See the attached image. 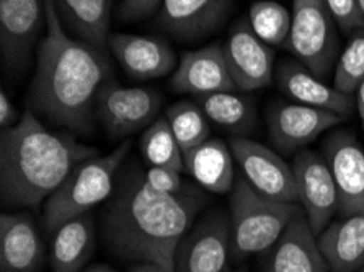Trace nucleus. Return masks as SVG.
Segmentation results:
<instances>
[{"label": "nucleus", "instance_id": "nucleus-4", "mask_svg": "<svg viewBox=\"0 0 364 272\" xmlns=\"http://www.w3.org/2000/svg\"><path fill=\"white\" fill-rule=\"evenodd\" d=\"M129 148L131 142L123 141L108 155H97L82 162L59 190L46 199L43 227L49 235L65 222L85 215L97 204L108 201Z\"/></svg>", "mask_w": 364, "mask_h": 272}, {"label": "nucleus", "instance_id": "nucleus-3", "mask_svg": "<svg viewBox=\"0 0 364 272\" xmlns=\"http://www.w3.org/2000/svg\"><path fill=\"white\" fill-rule=\"evenodd\" d=\"M98 150L48 131L31 109L0 137V190L10 207H38Z\"/></svg>", "mask_w": 364, "mask_h": 272}, {"label": "nucleus", "instance_id": "nucleus-25", "mask_svg": "<svg viewBox=\"0 0 364 272\" xmlns=\"http://www.w3.org/2000/svg\"><path fill=\"white\" fill-rule=\"evenodd\" d=\"M198 104L213 124L242 137L257 124V109L250 98L235 92H219L198 97Z\"/></svg>", "mask_w": 364, "mask_h": 272}, {"label": "nucleus", "instance_id": "nucleus-6", "mask_svg": "<svg viewBox=\"0 0 364 272\" xmlns=\"http://www.w3.org/2000/svg\"><path fill=\"white\" fill-rule=\"evenodd\" d=\"M291 31L284 48L312 74L328 79L338 55L336 21L322 0H292Z\"/></svg>", "mask_w": 364, "mask_h": 272}, {"label": "nucleus", "instance_id": "nucleus-21", "mask_svg": "<svg viewBox=\"0 0 364 272\" xmlns=\"http://www.w3.org/2000/svg\"><path fill=\"white\" fill-rule=\"evenodd\" d=\"M330 272H356L364 264V210L332 222L317 236Z\"/></svg>", "mask_w": 364, "mask_h": 272}, {"label": "nucleus", "instance_id": "nucleus-22", "mask_svg": "<svg viewBox=\"0 0 364 272\" xmlns=\"http://www.w3.org/2000/svg\"><path fill=\"white\" fill-rule=\"evenodd\" d=\"M64 30L75 40L107 51L112 0H53Z\"/></svg>", "mask_w": 364, "mask_h": 272}, {"label": "nucleus", "instance_id": "nucleus-35", "mask_svg": "<svg viewBox=\"0 0 364 272\" xmlns=\"http://www.w3.org/2000/svg\"><path fill=\"white\" fill-rule=\"evenodd\" d=\"M355 103H356V108H358V113H360V118L364 124V82L361 83L360 87H358L356 90V98H355Z\"/></svg>", "mask_w": 364, "mask_h": 272}, {"label": "nucleus", "instance_id": "nucleus-12", "mask_svg": "<svg viewBox=\"0 0 364 272\" xmlns=\"http://www.w3.org/2000/svg\"><path fill=\"white\" fill-rule=\"evenodd\" d=\"M230 253V219L223 212L209 214L180 241L175 272H224Z\"/></svg>", "mask_w": 364, "mask_h": 272}, {"label": "nucleus", "instance_id": "nucleus-37", "mask_svg": "<svg viewBox=\"0 0 364 272\" xmlns=\"http://www.w3.org/2000/svg\"><path fill=\"white\" fill-rule=\"evenodd\" d=\"M356 4H358V9H360L361 15L364 16V0H356Z\"/></svg>", "mask_w": 364, "mask_h": 272}, {"label": "nucleus", "instance_id": "nucleus-39", "mask_svg": "<svg viewBox=\"0 0 364 272\" xmlns=\"http://www.w3.org/2000/svg\"><path fill=\"white\" fill-rule=\"evenodd\" d=\"M360 271H361V272H364V264H363V268H361V269H360Z\"/></svg>", "mask_w": 364, "mask_h": 272}, {"label": "nucleus", "instance_id": "nucleus-5", "mask_svg": "<svg viewBox=\"0 0 364 272\" xmlns=\"http://www.w3.org/2000/svg\"><path fill=\"white\" fill-rule=\"evenodd\" d=\"M229 202L235 258L267 251L283 235L289 222L302 212L299 202L274 201L263 196L248 185L245 178L235 180Z\"/></svg>", "mask_w": 364, "mask_h": 272}, {"label": "nucleus", "instance_id": "nucleus-33", "mask_svg": "<svg viewBox=\"0 0 364 272\" xmlns=\"http://www.w3.org/2000/svg\"><path fill=\"white\" fill-rule=\"evenodd\" d=\"M16 119H18V111L14 107V103L10 102L5 90H2L0 92V127H2V131L16 126Z\"/></svg>", "mask_w": 364, "mask_h": 272}, {"label": "nucleus", "instance_id": "nucleus-26", "mask_svg": "<svg viewBox=\"0 0 364 272\" xmlns=\"http://www.w3.org/2000/svg\"><path fill=\"white\" fill-rule=\"evenodd\" d=\"M141 152L151 166H167L178 171L185 170L183 150L176 142L167 118H157L141 137Z\"/></svg>", "mask_w": 364, "mask_h": 272}, {"label": "nucleus", "instance_id": "nucleus-28", "mask_svg": "<svg viewBox=\"0 0 364 272\" xmlns=\"http://www.w3.org/2000/svg\"><path fill=\"white\" fill-rule=\"evenodd\" d=\"M247 20L255 35L268 46H284L288 41L292 15L279 2L274 0L253 2Z\"/></svg>", "mask_w": 364, "mask_h": 272}, {"label": "nucleus", "instance_id": "nucleus-2", "mask_svg": "<svg viewBox=\"0 0 364 272\" xmlns=\"http://www.w3.org/2000/svg\"><path fill=\"white\" fill-rule=\"evenodd\" d=\"M44 4L46 36L38 46L30 104L54 124L87 132L97 113L98 93L112 77L108 54L70 36L53 0Z\"/></svg>", "mask_w": 364, "mask_h": 272}, {"label": "nucleus", "instance_id": "nucleus-29", "mask_svg": "<svg viewBox=\"0 0 364 272\" xmlns=\"http://www.w3.org/2000/svg\"><path fill=\"white\" fill-rule=\"evenodd\" d=\"M335 88L353 95L364 82V30L351 33L335 69Z\"/></svg>", "mask_w": 364, "mask_h": 272}, {"label": "nucleus", "instance_id": "nucleus-31", "mask_svg": "<svg viewBox=\"0 0 364 272\" xmlns=\"http://www.w3.org/2000/svg\"><path fill=\"white\" fill-rule=\"evenodd\" d=\"M322 2L343 33L351 35L358 30H364V16L358 9L356 0H322Z\"/></svg>", "mask_w": 364, "mask_h": 272}, {"label": "nucleus", "instance_id": "nucleus-13", "mask_svg": "<svg viewBox=\"0 0 364 272\" xmlns=\"http://www.w3.org/2000/svg\"><path fill=\"white\" fill-rule=\"evenodd\" d=\"M223 49L237 90L253 92L272 83L274 53L255 35L248 20L240 18L230 26Z\"/></svg>", "mask_w": 364, "mask_h": 272}, {"label": "nucleus", "instance_id": "nucleus-14", "mask_svg": "<svg viewBox=\"0 0 364 272\" xmlns=\"http://www.w3.org/2000/svg\"><path fill=\"white\" fill-rule=\"evenodd\" d=\"M343 116L301 103L277 102L268 109V132L274 147L286 153L306 147L343 123Z\"/></svg>", "mask_w": 364, "mask_h": 272}, {"label": "nucleus", "instance_id": "nucleus-10", "mask_svg": "<svg viewBox=\"0 0 364 272\" xmlns=\"http://www.w3.org/2000/svg\"><path fill=\"white\" fill-rule=\"evenodd\" d=\"M297 201H299L312 232L318 236L330 225L338 210V191L322 155L312 150H301L294 163Z\"/></svg>", "mask_w": 364, "mask_h": 272}, {"label": "nucleus", "instance_id": "nucleus-19", "mask_svg": "<svg viewBox=\"0 0 364 272\" xmlns=\"http://www.w3.org/2000/svg\"><path fill=\"white\" fill-rule=\"evenodd\" d=\"M328 264L306 215L299 212L269 248L267 272H327Z\"/></svg>", "mask_w": 364, "mask_h": 272}, {"label": "nucleus", "instance_id": "nucleus-17", "mask_svg": "<svg viewBox=\"0 0 364 272\" xmlns=\"http://www.w3.org/2000/svg\"><path fill=\"white\" fill-rule=\"evenodd\" d=\"M108 48L121 69L134 80L159 79L173 72L176 65L173 49L159 38L112 33Z\"/></svg>", "mask_w": 364, "mask_h": 272}, {"label": "nucleus", "instance_id": "nucleus-20", "mask_svg": "<svg viewBox=\"0 0 364 272\" xmlns=\"http://www.w3.org/2000/svg\"><path fill=\"white\" fill-rule=\"evenodd\" d=\"M44 263V245L28 214L0 217V272H38Z\"/></svg>", "mask_w": 364, "mask_h": 272}, {"label": "nucleus", "instance_id": "nucleus-36", "mask_svg": "<svg viewBox=\"0 0 364 272\" xmlns=\"http://www.w3.org/2000/svg\"><path fill=\"white\" fill-rule=\"evenodd\" d=\"M82 272H118V271L107 264H93V266H88V268H85Z\"/></svg>", "mask_w": 364, "mask_h": 272}, {"label": "nucleus", "instance_id": "nucleus-18", "mask_svg": "<svg viewBox=\"0 0 364 272\" xmlns=\"http://www.w3.org/2000/svg\"><path fill=\"white\" fill-rule=\"evenodd\" d=\"M274 74H277L279 90L294 103L332 111V113L343 116V118L351 114L356 104L355 98L351 95L327 85L321 77L312 74L296 59L279 62Z\"/></svg>", "mask_w": 364, "mask_h": 272}, {"label": "nucleus", "instance_id": "nucleus-30", "mask_svg": "<svg viewBox=\"0 0 364 272\" xmlns=\"http://www.w3.org/2000/svg\"><path fill=\"white\" fill-rule=\"evenodd\" d=\"M144 180L151 190L162 194H181L191 191V187L181 180V171L167 168V166H151Z\"/></svg>", "mask_w": 364, "mask_h": 272}, {"label": "nucleus", "instance_id": "nucleus-23", "mask_svg": "<svg viewBox=\"0 0 364 272\" xmlns=\"http://www.w3.org/2000/svg\"><path fill=\"white\" fill-rule=\"evenodd\" d=\"M232 150L219 138H208L183 152L185 170L209 192L225 194L235 185Z\"/></svg>", "mask_w": 364, "mask_h": 272}, {"label": "nucleus", "instance_id": "nucleus-32", "mask_svg": "<svg viewBox=\"0 0 364 272\" xmlns=\"http://www.w3.org/2000/svg\"><path fill=\"white\" fill-rule=\"evenodd\" d=\"M162 0H123L119 7V18L124 21L144 20L161 9Z\"/></svg>", "mask_w": 364, "mask_h": 272}, {"label": "nucleus", "instance_id": "nucleus-9", "mask_svg": "<svg viewBox=\"0 0 364 272\" xmlns=\"http://www.w3.org/2000/svg\"><path fill=\"white\" fill-rule=\"evenodd\" d=\"M44 23V0H0V51L7 70L18 72L30 64Z\"/></svg>", "mask_w": 364, "mask_h": 272}, {"label": "nucleus", "instance_id": "nucleus-7", "mask_svg": "<svg viewBox=\"0 0 364 272\" xmlns=\"http://www.w3.org/2000/svg\"><path fill=\"white\" fill-rule=\"evenodd\" d=\"M162 97L152 88L124 87L108 80L97 98V116L109 137L123 138L157 119Z\"/></svg>", "mask_w": 364, "mask_h": 272}, {"label": "nucleus", "instance_id": "nucleus-15", "mask_svg": "<svg viewBox=\"0 0 364 272\" xmlns=\"http://www.w3.org/2000/svg\"><path fill=\"white\" fill-rule=\"evenodd\" d=\"M234 0H162L157 25L180 41H200L224 26Z\"/></svg>", "mask_w": 364, "mask_h": 272}, {"label": "nucleus", "instance_id": "nucleus-16", "mask_svg": "<svg viewBox=\"0 0 364 272\" xmlns=\"http://www.w3.org/2000/svg\"><path fill=\"white\" fill-rule=\"evenodd\" d=\"M170 85L175 92L188 93L196 98L237 90L224 49L219 44H211L181 55L178 67L170 79Z\"/></svg>", "mask_w": 364, "mask_h": 272}, {"label": "nucleus", "instance_id": "nucleus-38", "mask_svg": "<svg viewBox=\"0 0 364 272\" xmlns=\"http://www.w3.org/2000/svg\"><path fill=\"white\" fill-rule=\"evenodd\" d=\"M235 272H245V271H244V269H240V271H235Z\"/></svg>", "mask_w": 364, "mask_h": 272}, {"label": "nucleus", "instance_id": "nucleus-1", "mask_svg": "<svg viewBox=\"0 0 364 272\" xmlns=\"http://www.w3.org/2000/svg\"><path fill=\"white\" fill-rule=\"evenodd\" d=\"M195 190L162 194L151 190L144 175L119 171L117 186L100 219L105 246L129 263H156L175 272V253L203 207Z\"/></svg>", "mask_w": 364, "mask_h": 272}, {"label": "nucleus", "instance_id": "nucleus-24", "mask_svg": "<svg viewBox=\"0 0 364 272\" xmlns=\"http://www.w3.org/2000/svg\"><path fill=\"white\" fill-rule=\"evenodd\" d=\"M95 251V225L90 215H80L65 222L53 233V272H82Z\"/></svg>", "mask_w": 364, "mask_h": 272}, {"label": "nucleus", "instance_id": "nucleus-8", "mask_svg": "<svg viewBox=\"0 0 364 272\" xmlns=\"http://www.w3.org/2000/svg\"><path fill=\"white\" fill-rule=\"evenodd\" d=\"M229 147L247 183L257 192L274 201L299 202L292 166L274 150L247 137H232Z\"/></svg>", "mask_w": 364, "mask_h": 272}, {"label": "nucleus", "instance_id": "nucleus-27", "mask_svg": "<svg viewBox=\"0 0 364 272\" xmlns=\"http://www.w3.org/2000/svg\"><path fill=\"white\" fill-rule=\"evenodd\" d=\"M167 118L170 129H172L176 142L183 152L211 138V121L204 114L198 103L178 102L167 109Z\"/></svg>", "mask_w": 364, "mask_h": 272}, {"label": "nucleus", "instance_id": "nucleus-11", "mask_svg": "<svg viewBox=\"0 0 364 272\" xmlns=\"http://www.w3.org/2000/svg\"><path fill=\"white\" fill-rule=\"evenodd\" d=\"M322 157L338 191L340 217L364 210V150L355 134L338 129L322 143Z\"/></svg>", "mask_w": 364, "mask_h": 272}, {"label": "nucleus", "instance_id": "nucleus-34", "mask_svg": "<svg viewBox=\"0 0 364 272\" xmlns=\"http://www.w3.org/2000/svg\"><path fill=\"white\" fill-rule=\"evenodd\" d=\"M129 272H170L156 263H134Z\"/></svg>", "mask_w": 364, "mask_h": 272}]
</instances>
